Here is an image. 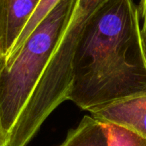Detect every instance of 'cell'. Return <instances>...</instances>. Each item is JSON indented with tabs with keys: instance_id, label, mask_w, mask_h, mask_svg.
Masks as SVG:
<instances>
[{
	"instance_id": "6da1fadb",
	"label": "cell",
	"mask_w": 146,
	"mask_h": 146,
	"mask_svg": "<svg viewBox=\"0 0 146 146\" xmlns=\"http://www.w3.org/2000/svg\"><path fill=\"white\" fill-rule=\"evenodd\" d=\"M146 94L138 7L106 0L85 22L71 64L68 100L88 112Z\"/></svg>"
},
{
	"instance_id": "7a4b0ae2",
	"label": "cell",
	"mask_w": 146,
	"mask_h": 146,
	"mask_svg": "<svg viewBox=\"0 0 146 146\" xmlns=\"http://www.w3.org/2000/svg\"><path fill=\"white\" fill-rule=\"evenodd\" d=\"M78 0H60L0 70V122L6 139L30 102L70 22Z\"/></svg>"
},
{
	"instance_id": "3957f363",
	"label": "cell",
	"mask_w": 146,
	"mask_h": 146,
	"mask_svg": "<svg viewBox=\"0 0 146 146\" xmlns=\"http://www.w3.org/2000/svg\"><path fill=\"white\" fill-rule=\"evenodd\" d=\"M89 113L101 123L127 128L146 139V94L114 102Z\"/></svg>"
},
{
	"instance_id": "277c9868",
	"label": "cell",
	"mask_w": 146,
	"mask_h": 146,
	"mask_svg": "<svg viewBox=\"0 0 146 146\" xmlns=\"http://www.w3.org/2000/svg\"><path fill=\"white\" fill-rule=\"evenodd\" d=\"M41 0H0V48L5 59Z\"/></svg>"
},
{
	"instance_id": "5b68a950",
	"label": "cell",
	"mask_w": 146,
	"mask_h": 146,
	"mask_svg": "<svg viewBox=\"0 0 146 146\" xmlns=\"http://www.w3.org/2000/svg\"><path fill=\"white\" fill-rule=\"evenodd\" d=\"M58 146H108L107 130L103 123L86 115Z\"/></svg>"
},
{
	"instance_id": "8992f818",
	"label": "cell",
	"mask_w": 146,
	"mask_h": 146,
	"mask_svg": "<svg viewBox=\"0 0 146 146\" xmlns=\"http://www.w3.org/2000/svg\"><path fill=\"white\" fill-rule=\"evenodd\" d=\"M107 130L108 146H146V139L137 133L111 123H103Z\"/></svg>"
},
{
	"instance_id": "52a82bcc",
	"label": "cell",
	"mask_w": 146,
	"mask_h": 146,
	"mask_svg": "<svg viewBox=\"0 0 146 146\" xmlns=\"http://www.w3.org/2000/svg\"><path fill=\"white\" fill-rule=\"evenodd\" d=\"M59 2H60V0H41L40 3L38 4V6H37V8L35 9L33 14L30 16L27 24L25 25L24 29H23V31L21 32L20 36L17 39L12 51H14L15 49L28 37V35L32 32L33 29L45 18V16H46ZM12 51H11V52H12Z\"/></svg>"
},
{
	"instance_id": "ba28073f",
	"label": "cell",
	"mask_w": 146,
	"mask_h": 146,
	"mask_svg": "<svg viewBox=\"0 0 146 146\" xmlns=\"http://www.w3.org/2000/svg\"><path fill=\"white\" fill-rule=\"evenodd\" d=\"M138 14L140 20V31H141L142 46L146 58V0H140L138 5Z\"/></svg>"
},
{
	"instance_id": "9c48e42d",
	"label": "cell",
	"mask_w": 146,
	"mask_h": 146,
	"mask_svg": "<svg viewBox=\"0 0 146 146\" xmlns=\"http://www.w3.org/2000/svg\"><path fill=\"white\" fill-rule=\"evenodd\" d=\"M0 146H7V139L6 135H5L4 131L1 126V122H0Z\"/></svg>"
},
{
	"instance_id": "30bf717a",
	"label": "cell",
	"mask_w": 146,
	"mask_h": 146,
	"mask_svg": "<svg viewBox=\"0 0 146 146\" xmlns=\"http://www.w3.org/2000/svg\"><path fill=\"white\" fill-rule=\"evenodd\" d=\"M5 57L4 55L2 54V51H1V48H0V70H1V68L3 67V65L5 64Z\"/></svg>"
}]
</instances>
